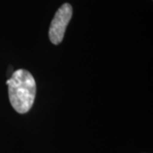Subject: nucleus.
<instances>
[{
    "instance_id": "1",
    "label": "nucleus",
    "mask_w": 153,
    "mask_h": 153,
    "mask_svg": "<svg viewBox=\"0 0 153 153\" xmlns=\"http://www.w3.org/2000/svg\"><path fill=\"white\" fill-rule=\"evenodd\" d=\"M6 83L13 108L21 114L29 111L36 95V82L31 72L24 69L16 70Z\"/></svg>"
},
{
    "instance_id": "2",
    "label": "nucleus",
    "mask_w": 153,
    "mask_h": 153,
    "mask_svg": "<svg viewBox=\"0 0 153 153\" xmlns=\"http://www.w3.org/2000/svg\"><path fill=\"white\" fill-rule=\"evenodd\" d=\"M72 16V7L69 4H64L56 11L49 31V36L52 44H59L62 42L68 23Z\"/></svg>"
}]
</instances>
